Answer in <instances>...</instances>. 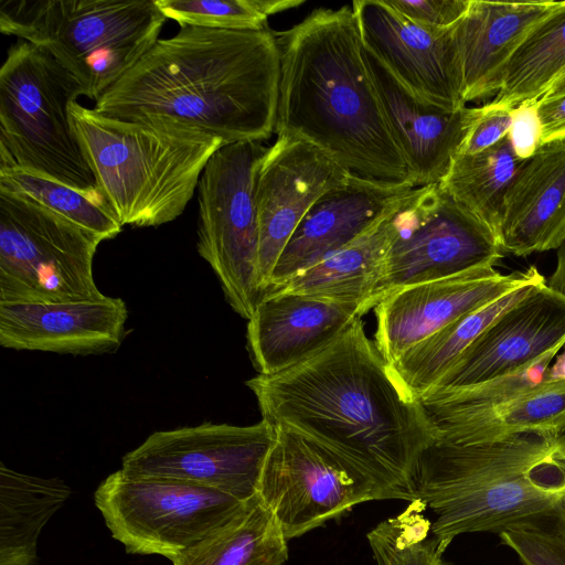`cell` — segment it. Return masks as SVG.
<instances>
[{
    "label": "cell",
    "mask_w": 565,
    "mask_h": 565,
    "mask_svg": "<svg viewBox=\"0 0 565 565\" xmlns=\"http://www.w3.org/2000/svg\"><path fill=\"white\" fill-rule=\"evenodd\" d=\"M524 565H565V522L499 534Z\"/></svg>",
    "instance_id": "e575fe53"
},
{
    "label": "cell",
    "mask_w": 565,
    "mask_h": 565,
    "mask_svg": "<svg viewBox=\"0 0 565 565\" xmlns=\"http://www.w3.org/2000/svg\"><path fill=\"white\" fill-rule=\"evenodd\" d=\"M154 0H1L0 30L51 54L96 102L159 40Z\"/></svg>",
    "instance_id": "8992f818"
},
{
    "label": "cell",
    "mask_w": 565,
    "mask_h": 565,
    "mask_svg": "<svg viewBox=\"0 0 565 565\" xmlns=\"http://www.w3.org/2000/svg\"><path fill=\"white\" fill-rule=\"evenodd\" d=\"M562 1L469 0L454 25L465 82V102L495 96L505 68L529 33Z\"/></svg>",
    "instance_id": "603a6c76"
},
{
    "label": "cell",
    "mask_w": 565,
    "mask_h": 565,
    "mask_svg": "<svg viewBox=\"0 0 565 565\" xmlns=\"http://www.w3.org/2000/svg\"><path fill=\"white\" fill-rule=\"evenodd\" d=\"M535 265L501 274L495 266L413 285L385 296L375 307V344L388 364L461 316L527 284L545 281Z\"/></svg>",
    "instance_id": "5bb4252c"
},
{
    "label": "cell",
    "mask_w": 565,
    "mask_h": 565,
    "mask_svg": "<svg viewBox=\"0 0 565 565\" xmlns=\"http://www.w3.org/2000/svg\"><path fill=\"white\" fill-rule=\"evenodd\" d=\"M246 385L263 419L364 472L384 500H416L417 465L436 433L366 335L361 317L307 360Z\"/></svg>",
    "instance_id": "6da1fadb"
},
{
    "label": "cell",
    "mask_w": 565,
    "mask_h": 565,
    "mask_svg": "<svg viewBox=\"0 0 565 565\" xmlns=\"http://www.w3.org/2000/svg\"><path fill=\"white\" fill-rule=\"evenodd\" d=\"M391 223L380 301L404 287L495 266L504 254L495 233L439 183L416 186Z\"/></svg>",
    "instance_id": "8fae6325"
},
{
    "label": "cell",
    "mask_w": 565,
    "mask_h": 565,
    "mask_svg": "<svg viewBox=\"0 0 565 565\" xmlns=\"http://www.w3.org/2000/svg\"><path fill=\"white\" fill-rule=\"evenodd\" d=\"M542 145L565 141V88L544 94L539 99Z\"/></svg>",
    "instance_id": "f35d334b"
},
{
    "label": "cell",
    "mask_w": 565,
    "mask_h": 565,
    "mask_svg": "<svg viewBox=\"0 0 565 565\" xmlns=\"http://www.w3.org/2000/svg\"><path fill=\"white\" fill-rule=\"evenodd\" d=\"M423 510V503L414 500L405 511L380 522L367 533L377 565H449Z\"/></svg>",
    "instance_id": "d6a6232c"
},
{
    "label": "cell",
    "mask_w": 565,
    "mask_h": 565,
    "mask_svg": "<svg viewBox=\"0 0 565 565\" xmlns=\"http://www.w3.org/2000/svg\"><path fill=\"white\" fill-rule=\"evenodd\" d=\"M382 109L416 186L440 183L447 175L479 107L450 109L404 86L365 47Z\"/></svg>",
    "instance_id": "d6986e66"
},
{
    "label": "cell",
    "mask_w": 565,
    "mask_h": 565,
    "mask_svg": "<svg viewBox=\"0 0 565 565\" xmlns=\"http://www.w3.org/2000/svg\"><path fill=\"white\" fill-rule=\"evenodd\" d=\"M280 52L275 33L183 26L152 47L95 102L104 116L166 124L223 140L276 131Z\"/></svg>",
    "instance_id": "7a4b0ae2"
},
{
    "label": "cell",
    "mask_w": 565,
    "mask_h": 565,
    "mask_svg": "<svg viewBox=\"0 0 565 565\" xmlns=\"http://www.w3.org/2000/svg\"><path fill=\"white\" fill-rule=\"evenodd\" d=\"M523 161L507 136L483 151L458 154L439 184L499 238L505 196Z\"/></svg>",
    "instance_id": "f1b7e54d"
},
{
    "label": "cell",
    "mask_w": 565,
    "mask_h": 565,
    "mask_svg": "<svg viewBox=\"0 0 565 565\" xmlns=\"http://www.w3.org/2000/svg\"><path fill=\"white\" fill-rule=\"evenodd\" d=\"M564 344L565 294L545 282L487 328L428 392L514 373Z\"/></svg>",
    "instance_id": "ac0fdd59"
},
{
    "label": "cell",
    "mask_w": 565,
    "mask_h": 565,
    "mask_svg": "<svg viewBox=\"0 0 565 565\" xmlns=\"http://www.w3.org/2000/svg\"><path fill=\"white\" fill-rule=\"evenodd\" d=\"M391 215L352 245L267 291L355 305L365 312L375 308L380 302L379 291L393 236Z\"/></svg>",
    "instance_id": "d4e9b609"
},
{
    "label": "cell",
    "mask_w": 565,
    "mask_h": 565,
    "mask_svg": "<svg viewBox=\"0 0 565 565\" xmlns=\"http://www.w3.org/2000/svg\"><path fill=\"white\" fill-rule=\"evenodd\" d=\"M363 46L414 94L437 105L466 107L461 60L454 26L423 28L386 0L352 2Z\"/></svg>",
    "instance_id": "9a60e30c"
},
{
    "label": "cell",
    "mask_w": 565,
    "mask_h": 565,
    "mask_svg": "<svg viewBox=\"0 0 565 565\" xmlns=\"http://www.w3.org/2000/svg\"><path fill=\"white\" fill-rule=\"evenodd\" d=\"M508 138L520 160L531 158L543 146L539 99L526 100L511 108V126Z\"/></svg>",
    "instance_id": "74e56055"
},
{
    "label": "cell",
    "mask_w": 565,
    "mask_h": 565,
    "mask_svg": "<svg viewBox=\"0 0 565 565\" xmlns=\"http://www.w3.org/2000/svg\"><path fill=\"white\" fill-rule=\"evenodd\" d=\"M267 150L259 141L224 145L198 183V252L217 276L230 306L247 320L262 298L255 185Z\"/></svg>",
    "instance_id": "9c48e42d"
},
{
    "label": "cell",
    "mask_w": 565,
    "mask_h": 565,
    "mask_svg": "<svg viewBox=\"0 0 565 565\" xmlns=\"http://www.w3.org/2000/svg\"><path fill=\"white\" fill-rule=\"evenodd\" d=\"M287 542L256 494L223 526L170 561L173 565H284Z\"/></svg>",
    "instance_id": "83f0119b"
},
{
    "label": "cell",
    "mask_w": 565,
    "mask_h": 565,
    "mask_svg": "<svg viewBox=\"0 0 565 565\" xmlns=\"http://www.w3.org/2000/svg\"><path fill=\"white\" fill-rule=\"evenodd\" d=\"M558 350L551 351L514 373L463 387L431 391L419 399L454 403L478 404L495 401L547 380V370Z\"/></svg>",
    "instance_id": "836d02e7"
},
{
    "label": "cell",
    "mask_w": 565,
    "mask_h": 565,
    "mask_svg": "<svg viewBox=\"0 0 565 565\" xmlns=\"http://www.w3.org/2000/svg\"><path fill=\"white\" fill-rule=\"evenodd\" d=\"M499 241L520 257L565 242V141L543 145L523 161L505 196Z\"/></svg>",
    "instance_id": "cb8c5ba5"
},
{
    "label": "cell",
    "mask_w": 565,
    "mask_h": 565,
    "mask_svg": "<svg viewBox=\"0 0 565 565\" xmlns=\"http://www.w3.org/2000/svg\"><path fill=\"white\" fill-rule=\"evenodd\" d=\"M168 20L180 28L262 31L271 14L292 9L303 0H154Z\"/></svg>",
    "instance_id": "1f68e13d"
},
{
    "label": "cell",
    "mask_w": 565,
    "mask_h": 565,
    "mask_svg": "<svg viewBox=\"0 0 565 565\" xmlns=\"http://www.w3.org/2000/svg\"><path fill=\"white\" fill-rule=\"evenodd\" d=\"M563 88H565V72L554 82V84L546 93L559 90Z\"/></svg>",
    "instance_id": "b9f144b4"
},
{
    "label": "cell",
    "mask_w": 565,
    "mask_h": 565,
    "mask_svg": "<svg viewBox=\"0 0 565 565\" xmlns=\"http://www.w3.org/2000/svg\"><path fill=\"white\" fill-rule=\"evenodd\" d=\"M71 488L60 478L25 475L0 465V565H35L43 526Z\"/></svg>",
    "instance_id": "484cf974"
},
{
    "label": "cell",
    "mask_w": 565,
    "mask_h": 565,
    "mask_svg": "<svg viewBox=\"0 0 565 565\" xmlns=\"http://www.w3.org/2000/svg\"><path fill=\"white\" fill-rule=\"evenodd\" d=\"M274 33L280 52L278 136L312 145L350 173L414 184L385 119L352 8H319Z\"/></svg>",
    "instance_id": "3957f363"
},
{
    "label": "cell",
    "mask_w": 565,
    "mask_h": 565,
    "mask_svg": "<svg viewBox=\"0 0 565 565\" xmlns=\"http://www.w3.org/2000/svg\"><path fill=\"white\" fill-rule=\"evenodd\" d=\"M0 190L26 198L98 235L115 238L122 226L102 193H87L23 169L0 156Z\"/></svg>",
    "instance_id": "4dcf8cb0"
},
{
    "label": "cell",
    "mask_w": 565,
    "mask_h": 565,
    "mask_svg": "<svg viewBox=\"0 0 565 565\" xmlns=\"http://www.w3.org/2000/svg\"><path fill=\"white\" fill-rule=\"evenodd\" d=\"M546 285L554 290L565 294V242L556 250V266L550 278L546 279Z\"/></svg>",
    "instance_id": "ab89813d"
},
{
    "label": "cell",
    "mask_w": 565,
    "mask_h": 565,
    "mask_svg": "<svg viewBox=\"0 0 565 565\" xmlns=\"http://www.w3.org/2000/svg\"><path fill=\"white\" fill-rule=\"evenodd\" d=\"M94 499L128 553L169 559L223 526L246 502L199 484L132 477L120 469L98 486Z\"/></svg>",
    "instance_id": "30bf717a"
},
{
    "label": "cell",
    "mask_w": 565,
    "mask_h": 565,
    "mask_svg": "<svg viewBox=\"0 0 565 565\" xmlns=\"http://www.w3.org/2000/svg\"><path fill=\"white\" fill-rule=\"evenodd\" d=\"M415 189L413 183L350 173L321 195L302 217L273 270L267 290L374 231Z\"/></svg>",
    "instance_id": "e0dca14e"
},
{
    "label": "cell",
    "mask_w": 565,
    "mask_h": 565,
    "mask_svg": "<svg viewBox=\"0 0 565 565\" xmlns=\"http://www.w3.org/2000/svg\"><path fill=\"white\" fill-rule=\"evenodd\" d=\"M416 500L430 510L444 554L465 533L565 521V437L523 434L478 445L434 443L422 454Z\"/></svg>",
    "instance_id": "277c9868"
},
{
    "label": "cell",
    "mask_w": 565,
    "mask_h": 565,
    "mask_svg": "<svg viewBox=\"0 0 565 565\" xmlns=\"http://www.w3.org/2000/svg\"><path fill=\"white\" fill-rule=\"evenodd\" d=\"M547 380L551 381H565V351L556 354L555 361L547 370Z\"/></svg>",
    "instance_id": "60d3db41"
},
{
    "label": "cell",
    "mask_w": 565,
    "mask_h": 565,
    "mask_svg": "<svg viewBox=\"0 0 565 565\" xmlns=\"http://www.w3.org/2000/svg\"><path fill=\"white\" fill-rule=\"evenodd\" d=\"M275 436V426L265 419L249 426L204 423L156 431L122 457L120 470L190 482L247 501L257 494Z\"/></svg>",
    "instance_id": "7c38bea8"
},
{
    "label": "cell",
    "mask_w": 565,
    "mask_h": 565,
    "mask_svg": "<svg viewBox=\"0 0 565 565\" xmlns=\"http://www.w3.org/2000/svg\"><path fill=\"white\" fill-rule=\"evenodd\" d=\"M350 172L312 145L278 136L259 166L255 201L258 217V285L262 297L295 230L313 203Z\"/></svg>",
    "instance_id": "2e32d148"
},
{
    "label": "cell",
    "mask_w": 565,
    "mask_h": 565,
    "mask_svg": "<svg viewBox=\"0 0 565 565\" xmlns=\"http://www.w3.org/2000/svg\"><path fill=\"white\" fill-rule=\"evenodd\" d=\"M511 126V108L490 102L479 107L459 154L483 151L504 139Z\"/></svg>",
    "instance_id": "8d00e7d4"
},
{
    "label": "cell",
    "mask_w": 565,
    "mask_h": 565,
    "mask_svg": "<svg viewBox=\"0 0 565 565\" xmlns=\"http://www.w3.org/2000/svg\"><path fill=\"white\" fill-rule=\"evenodd\" d=\"M419 402L437 443L478 445L523 434L551 437L565 431V381L545 380L486 403Z\"/></svg>",
    "instance_id": "7402d4cb"
},
{
    "label": "cell",
    "mask_w": 565,
    "mask_h": 565,
    "mask_svg": "<svg viewBox=\"0 0 565 565\" xmlns=\"http://www.w3.org/2000/svg\"><path fill=\"white\" fill-rule=\"evenodd\" d=\"M102 242L47 207L0 190V302L102 297L93 275Z\"/></svg>",
    "instance_id": "ba28073f"
},
{
    "label": "cell",
    "mask_w": 565,
    "mask_h": 565,
    "mask_svg": "<svg viewBox=\"0 0 565 565\" xmlns=\"http://www.w3.org/2000/svg\"><path fill=\"white\" fill-rule=\"evenodd\" d=\"M364 313L355 305L267 291L247 323L253 365L260 375L281 372L326 348Z\"/></svg>",
    "instance_id": "44dd1931"
},
{
    "label": "cell",
    "mask_w": 565,
    "mask_h": 565,
    "mask_svg": "<svg viewBox=\"0 0 565 565\" xmlns=\"http://www.w3.org/2000/svg\"><path fill=\"white\" fill-rule=\"evenodd\" d=\"M257 495L287 540L339 518L354 505L384 500L364 472L284 427L275 426Z\"/></svg>",
    "instance_id": "4fadbf2b"
},
{
    "label": "cell",
    "mask_w": 565,
    "mask_h": 565,
    "mask_svg": "<svg viewBox=\"0 0 565 565\" xmlns=\"http://www.w3.org/2000/svg\"><path fill=\"white\" fill-rule=\"evenodd\" d=\"M412 22L430 30L452 28L465 14L469 0H386Z\"/></svg>",
    "instance_id": "d590c367"
},
{
    "label": "cell",
    "mask_w": 565,
    "mask_h": 565,
    "mask_svg": "<svg viewBox=\"0 0 565 565\" xmlns=\"http://www.w3.org/2000/svg\"><path fill=\"white\" fill-rule=\"evenodd\" d=\"M565 72V0L542 20L512 55L492 100L513 108L540 99Z\"/></svg>",
    "instance_id": "f546056e"
},
{
    "label": "cell",
    "mask_w": 565,
    "mask_h": 565,
    "mask_svg": "<svg viewBox=\"0 0 565 565\" xmlns=\"http://www.w3.org/2000/svg\"><path fill=\"white\" fill-rule=\"evenodd\" d=\"M545 282L520 286L413 345L390 364L395 376L407 393L419 401L487 328Z\"/></svg>",
    "instance_id": "4316f807"
},
{
    "label": "cell",
    "mask_w": 565,
    "mask_h": 565,
    "mask_svg": "<svg viewBox=\"0 0 565 565\" xmlns=\"http://www.w3.org/2000/svg\"><path fill=\"white\" fill-rule=\"evenodd\" d=\"M74 132L97 186L121 226H159L182 214L225 143L178 126L124 121L74 102Z\"/></svg>",
    "instance_id": "5b68a950"
},
{
    "label": "cell",
    "mask_w": 565,
    "mask_h": 565,
    "mask_svg": "<svg viewBox=\"0 0 565 565\" xmlns=\"http://www.w3.org/2000/svg\"><path fill=\"white\" fill-rule=\"evenodd\" d=\"M85 96L45 50L19 40L0 68V156L87 193H100L73 129L70 108Z\"/></svg>",
    "instance_id": "52a82bcc"
},
{
    "label": "cell",
    "mask_w": 565,
    "mask_h": 565,
    "mask_svg": "<svg viewBox=\"0 0 565 565\" xmlns=\"http://www.w3.org/2000/svg\"><path fill=\"white\" fill-rule=\"evenodd\" d=\"M121 298L0 302V344L7 349L90 355L115 352L126 333Z\"/></svg>",
    "instance_id": "ffe728a7"
}]
</instances>
